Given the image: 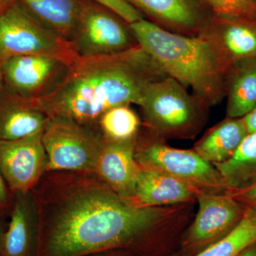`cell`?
<instances>
[{
	"instance_id": "cell-21",
	"label": "cell",
	"mask_w": 256,
	"mask_h": 256,
	"mask_svg": "<svg viewBox=\"0 0 256 256\" xmlns=\"http://www.w3.org/2000/svg\"><path fill=\"white\" fill-rule=\"evenodd\" d=\"M230 190L245 188L256 182V133H248L234 156L213 164Z\"/></svg>"
},
{
	"instance_id": "cell-17",
	"label": "cell",
	"mask_w": 256,
	"mask_h": 256,
	"mask_svg": "<svg viewBox=\"0 0 256 256\" xmlns=\"http://www.w3.org/2000/svg\"><path fill=\"white\" fill-rule=\"evenodd\" d=\"M45 28L72 43L86 8V0H18Z\"/></svg>"
},
{
	"instance_id": "cell-16",
	"label": "cell",
	"mask_w": 256,
	"mask_h": 256,
	"mask_svg": "<svg viewBox=\"0 0 256 256\" xmlns=\"http://www.w3.org/2000/svg\"><path fill=\"white\" fill-rule=\"evenodd\" d=\"M50 118L32 99L6 90L0 98V140H16L43 132Z\"/></svg>"
},
{
	"instance_id": "cell-1",
	"label": "cell",
	"mask_w": 256,
	"mask_h": 256,
	"mask_svg": "<svg viewBox=\"0 0 256 256\" xmlns=\"http://www.w3.org/2000/svg\"><path fill=\"white\" fill-rule=\"evenodd\" d=\"M166 213L133 203L107 185L78 186L52 208L40 256H84L124 245L159 225Z\"/></svg>"
},
{
	"instance_id": "cell-2",
	"label": "cell",
	"mask_w": 256,
	"mask_h": 256,
	"mask_svg": "<svg viewBox=\"0 0 256 256\" xmlns=\"http://www.w3.org/2000/svg\"><path fill=\"white\" fill-rule=\"evenodd\" d=\"M168 76L139 44L111 54L78 56L58 84L34 104L50 117L92 128L109 109L140 106L146 88Z\"/></svg>"
},
{
	"instance_id": "cell-25",
	"label": "cell",
	"mask_w": 256,
	"mask_h": 256,
	"mask_svg": "<svg viewBox=\"0 0 256 256\" xmlns=\"http://www.w3.org/2000/svg\"><path fill=\"white\" fill-rule=\"evenodd\" d=\"M130 24L143 18V14L124 0H92Z\"/></svg>"
},
{
	"instance_id": "cell-24",
	"label": "cell",
	"mask_w": 256,
	"mask_h": 256,
	"mask_svg": "<svg viewBox=\"0 0 256 256\" xmlns=\"http://www.w3.org/2000/svg\"><path fill=\"white\" fill-rule=\"evenodd\" d=\"M214 15L255 20L256 0H206Z\"/></svg>"
},
{
	"instance_id": "cell-23",
	"label": "cell",
	"mask_w": 256,
	"mask_h": 256,
	"mask_svg": "<svg viewBox=\"0 0 256 256\" xmlns=\"http://www.w3.org/2000/svg\"><path fill=\"white\" fill-rule=\"evenodd\" d=\"M129 106H116L101 116L98 126L106 139L121 141L137 137L139 118Z\"/></svg>"
},
{
	"instance_id": "cell-5",
	"label": "cell",
	"mask_w": 256,
	"mask_h": 256,
	"mask_svg": "<svg viewBox=\"0 0 256 256\" xmlns=\"http://www.w3.org/2000/svg\"><path fill=\"white\" fill-rule=\"evenodd\" d=\"M22 55H48L72 64L78 57L70 42L50 31L18 2L0 12V64Z\"/></svg>"
},
{
	"instance_id": "cell-3",
	"label": "cell",
	"mask_w": 256,
	"mask_h": 256,
	"mask_svg": "<svg viewBox=\"0 0 256 256\" xmlns=\"http://www.w3.org/2000/svg\"><path fill=\"white\" fill-rule=\"evenodd\" d=\"M129 26L138 44L165 74L208 107L226 97L228 70L206 38L174 33L144 18Z\"/></svg>"
},
{
	"instance_id": "cell-31",
	"label": "cell",
	"mask_w": 256,
	"mask_h": 256,
	"mask_svg": "<svg viewBox=\"0 0 256 256\" xmlns=\"http://www.w3.org/2000/svg\"><path fill=\"white\" fill-rule=\"evenodd\" d=\"M4 90V80H3L2 66L0 64V98Z\"/></svg>"
},
{
	"instance_id": "cell-8",
	"label": "cell",
	"mask_w": 256,
	"mask_h": 256,
	"mask_svg": "<svg viewBox=\"0 0 256 256\" xmlns=\"http://www.w3.org/2000/svg\"><path fill=\"white\" fill-rule=\"evenodd\" d=\"M104 6L88 3L72 44L78 56L111 54L136 46L130 28Z\"/></svg>"
},
{
	"instance_id": "cell-32",
	"label": "cell",
	"mask_w": 256,
	"mask_h": 256,
	"mask_svg": "<svg viewBox=\"0 0 256 256\" xmlns=\"http://www.w3.org/2000/svg\"><path fill=\"white\" fill-rule=\"evenodd\" d=\"M10 1H11V0H0V12L4 9L6 5L9 4Z\"/></svg>"
},
{
	"instance_id": "cell-28",
	"label": "cell",
	"mask_w": 256,
	"mask_h": 256,
	"mask_svg": "<svg viewBox=\"0 0 256 256\" xmlns=\"http://www.w3.org/2000/svg\"><path fill=\"white\" fill-rule=\"evenodd\" d=\"M248 133H256V106L246 116L242 118Z\"/></svg>"
},
{
	"instance_id": "cell-7",
	"label": "cell",
	"mask_w": 256,
	"mask_h": 256,
	"mask_svg": "<svg viewBox=\"0 0 256 256\" xmlns=\"http://www.w3.org/2000/svg\"><path fill=\"white\" fill-rule=\"evenodd\" d=\"M102 136L66 118L50 117L42 133L46 171H95Z\"/></svg>"
},
{
	"instance_id": "cell-12",
	"label": "cell",
	"mask_w": 256,
	"mask_h": 256,
	"mask_svg": "<svg viewBox=\"0 0 256 256\" xmlns=\"http://www.w3.org/2000/svg\"><path fill=\"white\" fill-rule=\"evenodd\" d=\"M196 197L198 210L188 230V245H204L223 237L245 213L246 206L227 193L198 192Z\"/></svg>"
},
{
	"instance_id": "cell-14",
	"label": "cell",
	"mask_w": 256,
	"mask_h": 256,
	"mask_svg": "<svg viewBox=\"0 0 256 256\" xmlns=\"http://www.w3.org/2000/svg\"><path fill=\"white\" fill-rule=\"evenodd\" d=\"M102 138L95 171L111 190L132 201L141 168L134 156L137 137L121 141Z\"/></svg>"
},
{
	"instance_id": "cell-19",
	"label": "cell",
	"mask_w": 256,
	"mask_h": 256,
	"mask_svg": "<svg viewBox=\"0 0 256 256\" xmlns=\"http://www.w3.org/2000/svg\"><path fill=\"white\" fill-rule=\"evenodd\" d=\"M248 134L242 118L220 122L196 143L194 150L212 164L230 160Z\"/></svg>"
},
{
	"instance_id": "cell-20",
	"label": "cell",
	"mask_w": 256,
	"mask_h": 256,
	"mask_svg": "<svg viewBox=\"0 0 256 256\" xmlns=\"http://www.w3.org/2000/svg\"><path fill=\"white\" fill-rule=\"evenodd\" d=\"M226 114L242 118L256 106V60L235 66L226 78Z\"/></svg>"
},
{
	"instance_id": "cell-13",
	"label": "cell",
	"mask_w": 256,
	"mask_h": 256,
	"mask_svg": "<svg viewBox=\"0 0 256 256\" xmlns=\"http://www.w3.org/2000/svg\"><path fill=\"white\" fill-rule=\"evenodd\" d=\"M198 36L212 44L228 72L239 64L256 60V20L214 15Z\"/></svg>"
},
{
	"instance_id": "cell-26",
	"label": "cell",
	"mask_w": 256,
	"mask_h": 256,
	"mask_svg": "<svg viewBox=\"0 0 256 256\" xmlns=\"http://www.w3.org/2000/svg\"><path fill=\"white\" fill-rule=\"evenodd\" d=\"M226 193L246 207L256 210V182L245 188L230 190Z\"/></svg>"
},
{
	"instance_id": "cell-9",
	"label": "cell",
	"mask_w": 256,
	"mask_h": 256,
	"mask_svg": "<svg viewBox=\"0 0 256 256\" xmlns=\"http://www.w3.org/2000/svg\"><path fill=\"white\" fill-rule=\"evenodd\" d=\"M70 64L53 56L12 57L2 64L4 88L20 97L38 98L58 84Z\"/></svg>"
},
{
	"instance_id": "cell-30",
	"label": "cell",
	"mask_w": 256,
	"mask_h": 256,
	"mask_svg": "<svg viewBox=\"0 0 256 256\" xmlns=\"http://www.w3.org/2000/svg\"><path fill=\"white\" fill-rule=\"evenodd\" d=\"M240 256H256V244L246 249Z\"/></svg>"
},
{
	"instance_id": "cell-29",
	"label": "cell",
	"mask_w": 256,
	"mask_h": 256,
	"mask_svg": "<svg viewBox=\"0 0 256 256\" xmlns=\"http://www.w3.org/2000/svg\"><path fill=\"white\" fill-rule=\"evenodd\" d=\"M6 229V227H4V224H3L1 218H0V256H2L3 242H4V237Z\"/></svg>"
},
{
	"instance_id": "cell-33",
	"label": "cell",
	"mask_w": 256,
	"mask_h": 256,
	"mask_svg": "<svg viewBox=\"0 0 256 256\" xmlns=\"http://www.w3.org/2000/svg\"><path fill=\"white\" fill-rule=\"evenodd\" d=\"M255 20H256V12Z\"/></svg>"
},
{
	"instance_id": "cell-10",
	"label": "cell",
	"mask_w": 256,
	"mask_h": 256,
	"mask_svg": "<svg viewBox=\"0 0 256 256\" xmlns=\"http://www.w3.org/2000/svg\"><path fill=\"white\" fill-rule=\"evenodd\" d=\"M42 133L16 140H0V173L12 193L30 192L46 171Z\"/></svg>"
},
{
	"instance_id": "cell-4",
	"label": "cell",
	"mask_w": 256,
	"mask_h": 256,
	"mask_svg": "<svg viewBox=\"0 0 256 256\" xmlns=\"http://www.w3.org/2000/svg\"><path fill=\"white\" fill-rule=\"evenodd\" d=\"M140 107L152 134L165 139L196 136L206 122L208 106L166 76L146 88Z\"/></svg>"
},
{
	"instance_id": "cell-27",
	"label": "cell",
	"mask_w": 256,
	"mask_h": 256,
	"mask_svg": "<svg viewBox=\"0 0 256 256\" xmlns=\"http://www.w3.org/2000/svg\"><path fill=\"white\" fill-rule=\"evenodd\" d=\"M12 198L13 193L0 173V216L6 210H11Z\"/></svg>"
},
{
	"instance_id": "cell-15",
	"label": "cell",
	"mask_w": 256,
	"mask_h": 256,
	"mask_svg": "<svg viewBox=\"0 0 256 256\" xmlns=\"http://www.w3.org/2000/svg\"><path fill=\"white\" fill-rule=\"evenodd\" d=\"M10 210L2 256H38L40 214L36 200L31 192L13 193Z\"/></svg>"
},
{
	"instance_id": "cell-11",
	"label": "cell",
	"mask_w": 256,
	"mask_h": 256,
	"mask_svg": "<svg viewBox=\"0 0 256 256\" xmlns=\"http://www.w3.org/2000/svg\"><path fill=\"white\" fill-rule=\"evenodd\" d=\"M168 31L198 36L214 16L206 0H124Z\"/></svg>"
},
{
	"instance_id": "cell-6",
	"label": "cell",
	"mask_w": 256,
	"mask_h": 256,
	"mask_svg": "<svg viewBox=\"0 0 256 256\" xmlns=\"http://www.w3.org/2000/svg\"><path fill=\"white\" fill-rule=\"evenodd\" d=\"M134 156L140 168L169 174L191 186L196 194L228 192L218 170L196 152L171 148L154 134L136 142Z\"/></svg>"
},
{
	"instance_id": "cell-22",
	"label": "cell",
	"mask_w": 256,
	"mask_h": 256,
	"mask_svg": "<svg viewBox=\"0 0 256 256\" xmlns=\"http://www.w3.org/2000/svg\"><path fill=\"white\" fill-rule=\"evenodd\" d=\"M256 244V210L246 207L238 224L216 242L195 256H240Z\"/></svg>"
},
{
	"instance_id": "cell-18",
	"label": "cell",
	"mask_w": 256,
	"mask_h": 256,
	"mask_svg": "<svg viewBox=\"0 0 256 256\" xmlns=\"http://www.w3.org/2000/svg\"><path fill=\"white\" fill-rule=\"evenodd\" d=\"M196 192L188 184L169 174L140 168L134 200L143 206H159L193 200Z\"/></svg>"
}]
</instances>
